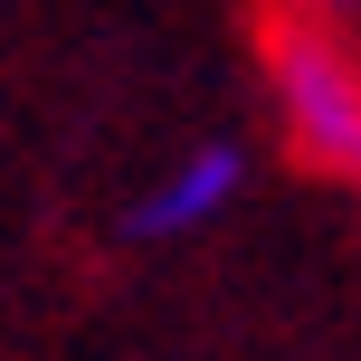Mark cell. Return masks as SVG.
Wrapping results in <instances>:
<instances>
[{
  "label": "cell",
  "instance_id": "6da1fadb",
  "mask_svg": "<svg viewBox=\"0 0 361 361\" xmlns=\"http://www.w3.org/2000/svg\"><path fill=\"white\" fill-rule=\"evenodd\" d=\"M267 67H276V114H286L295 152L324 171H361V57L324 19H286Z\"/></svg>",
  "mask_w": 361,
  "mask_h": 361
},
{
  "label": "cell",
  "instance_id": "7a4b0ae2",
  "mask_svg": "<svg viewBox=\"0 0 361 361\" xmlns=\"http://www.w3.org/2000/svg\"><path fill=\"white\" fill-rule=\"evenodd\" d=\"M238 180H247L238 143H190V152H180V162L152 180L143 200H133L124 228H133V238H200V228H209V219L238 200Z\"/></svg>",
  "mask_w": 361,
  "mask_h": 361
},
{
  "label": "cell",
  "instance_id": "3957f363",
  "mask_svg": "<svg viewBox=\"0 0 361 361\" xmlns=\"http://www.w3.org/2000/svg\"><path fill=\"white\" fill-rule=\"evenodd\" d=\"M314 10H343V0H314Z\"/></svg>",
  "mask_w": 361,
  "mask_h": 361
}]
</instances>
